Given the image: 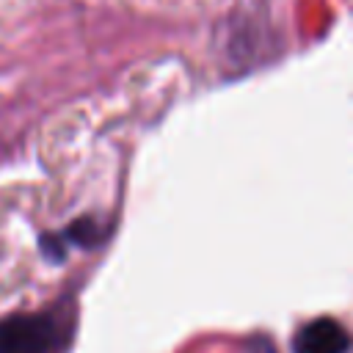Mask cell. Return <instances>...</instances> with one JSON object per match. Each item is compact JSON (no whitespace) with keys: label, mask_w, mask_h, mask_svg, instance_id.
<instances>
[{"label":"cell","mask_w":353,"mask_h":353,"mask_svg":"<svg viewBox=\"0 0 353 353\" xmlns=\"http://www.w3.org/2000/svg\"><path fill=\"white\" fill-rule=\"evenodd\" d=\"M72 339V317L61 312L11 314L0 320V353H63Z\"/></svg>","instance_id":"cell-1"},{"label":"cell","mask_w":353,"mask_h":353,"mask_svg":"<svg viewBox=\"0 0 353 353\" xmlns=\"http://www.w3.org/2000/svg\"><path fill=\"white\" fill-rule=\"evenodd\" d=\"M350 331L334 317H314L292 336V353H350Z\"/></svg>","instance_id":"cell-2"},{"label":"cell","mask_w":353,"mask_h":353,"mask_svg":"<svg viewBox=\"0 0 353 353\" xmlns=\"http://www.w3.org/2000/svg\"><path fill=\"white\" fill-rule=\"evenodd\" d=\"M66 237H69V240H74V243H80V245H94L102 234H99V226H97L91 218H80L77 223H72V226H69Z\"/></svg>","instance_id":"cell-3"}]
</instances>
